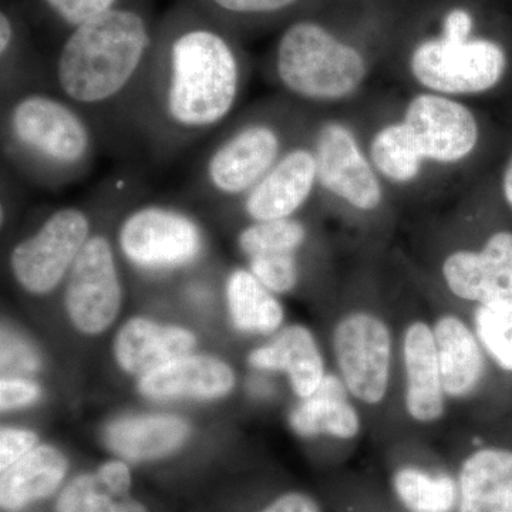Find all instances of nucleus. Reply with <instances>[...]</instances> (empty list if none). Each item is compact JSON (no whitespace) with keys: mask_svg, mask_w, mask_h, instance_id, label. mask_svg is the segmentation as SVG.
<instances>
[{"mask_svg":"<svg viewBox=\"0 0 512 512\" xmlns=\"http://www.w3.org/2000/svg\"><path fill=\"white\" fill-rule=\"evenodd\" d=\"M234 370L214 356L185 355L148 375L138 387L154 400L218 399L234 389Z\"/></svg>","mask_w":512,"mask_h":512,"instance_id":"f3484780","label":"nucleus"},{"mask_svg":"<svg viewBox=\"0 0 512 512\" xmlns=\"http://www.w3.org/2000/svg\"><path fill=\"white\" fill-rule=\"evenodd\" d=\"M123 301L119 265L110 239L92 234L64 281V306L73 325L99 335L113 325Z\"/></svg>","mask_w":512,"mask_h":512,"instance_id":"1a4fd4ad","label":"nucleus"},{"mask_svg":"<svg viewBox=\"0 0 512 512\" xmlns=\"http://www.w3.org/2000/svg\"><path fill=\"white\" fill-rule=\"evenodd\" d=\"M473 16L466 9H453L447 13L443 23V39L450 42H467L473 32Z\"/></svg>","mask_w":512,"mask_h":512,"instance_id":"4c0bfd02","label":"nucleus"},{"mask_svg":"<svg viewBox=\"0 0 512 512\" xmlns=\"http://www.w3.org/2000/svg\"><path fill=\"white\" fill-rule=\"evenodd\" d=\"M443 278L453 295L477 306L512 303V234L497 232L481 251L447 256Z\"/></svg>","mask_w":512,"mask_h":512,"instance_id":"ddd939ff","label":"nucleus"},{"mask_svg":"<svg viewBox=\"0 0 512 512\" xmlns=\"http://www.w3.org/2000/svg\"><path fill=\"white\" fill-rule=\"evenodd\" d=\"M298 2L299 0H205L215 12L234 18L272 15L289 9Z\"/></svg>","mask_w":512,"mask_h":512,"instance_id":"2f4dec72","label":"nucleus"},{"mask_svg":"<svg viewBox=\"0 0 512 512\" xmlns=\"http://www.w3.org/2000/svg\"><path fill=\"white\" fill-rule=\"evenodd\" d=\"M190 434L185 420L173 414L126 417L107 427V446L128 461H154L174 453Z\"/></svg>","mask_w":512,"mask_h":512,"instance_id":"5701e85b","label":"nucleus"},{"mask_svg":"<svg viewBox=\"0 0 512 512\" xmlns=\"http://www.w3.org/2000/svg\"><path fill=\"white\" fill-rule=\"evenodd\" d=\"M40 396V387L23 377H3L0 383V407L2 412L20 409L35 403Z\"/></svg>","mask_w":512,"mask_h":512,"instance_id":"f704fd0d","label":"nucleus"},{"mask_svg":"<svg viewBox=\"0 0 512 512\" xmlns=\"http://www.w3.org/2000/svg\"><path fill=\"white\" fill-rule=\"evenodd\" d=\"M504 194L508 204L512 207V160L510 165H508L507 173H505L504 177Z\"/></svg>","mask_w":512,"mask_h":512,"instance_id":"ea45409f","label":"nucleus"},{"mask_svg":"<svg viewBox=\"0 0 512 512\" xmlns=\"http://www.w3.org/2000/svg\"><path fill=\"white\" fill-rule=\"evenodd\" d=\"M3 151L30 180L56 187L89 170L96 137L87 114L70 101L26 90L15 94L3 114Z\"/></svg>","mask_w":512,"mask_h":512,"instance_id":"7ed1b4c3","label":"nucleus"},{"mask_svg":"<svg viewBox=\"0 0 512 512\" xmlns=\"http://www.w3.org/2000/svg\"><path fill=\"white\" fill-rule=\"evenodd\" d=\"M318 183L313 150L293 148L269 170V173L239 198L242 211L252 222L292 218L311 197Z\"/></svg>","mask_w":512,"mask_h":512,"instance_id":"4468645a","label":"nucleus"},{"mask_svg":"<svg viewBox=\"0 0 512 512\" xmlns=\"http://www.w3.org/2000/svg\"><path fill=\"white\" fill-rule=\"evenodd\" d=\"M397 500L409 512H453L457 510L458 484L446 473L406 466L393 476Z\"/></svg>","mask_w":512,"mask_h":512,"instance_id":"393cba45","label":"nucleus"},{"mask_svg":"<svg viewBox=\"0 0 512 512\" xmlns=\"http://www.w3.org/2000/svg\"><path fill=\"white\" fill-rule=\"evenodd\" d=\"M308 238V229L295 218L252 222L238 235L242 254L254 256L268 252H298Z\"/></svg>","mask_w":512,"mask_h":512,"instance_id":"bb28decb","label":"nucleus"},{"mask_svg":"<svg viewBox=\"0 0 512 512\" xmlns=\"http://www.w3.org/2000/svg\"><path fill=\"white\" fill-rule=\"evenodd\" d=\"M279 82L306 100H338L363 82L366 63L355 47L312 20H301L285 30L276 47Z\"/></svg>","mask_w":512,"mask_h":512,"instance_id":"20e7f679","label":"nucleus"},{"mask_svg":"<svg viewBox=\"0 0 512 512\" xmlns=\"http://www.w3.org/2000/svg\"><path fill=\"white\" fill-rule=\"evenodd\" d=\"M225 295L232 322L241 332L268 336L282 329L285 312L281 302L249 269L237 268L228 275Z\"/></svg>","mask_w":512,"mask_h":512,"instance_id":"b1692460","label":"nucleus"},{"mask_svg":"<svg viewBox=\"0 0 512 512\" xmlns=\"http://www.w3.org/2000/svg\"><path fill=\"white\" fill-rule=\"evenodd\" d=\"M372 160L377 170L397 183H409L420 173L423 154L406 124H392L376 134Z\"/></svg>","mask_w":512,"mask_h":512,"instance_id":"a878e982","label":"nucleus"},{"mask_svg":"<svg viewBox=\"0 0 512 512\" xmlns=\"http://www.w3.org/2000/svg\"><path fill=\"white\" fill-rule=\"evenodd\" d=\"M505 64L504 50L491 40L450 42L439 37L417 46L412 72L423 86L436 92L473 94L500 82Z\"/></svg>","mask_w":512,"mask_h":512,"instance_id":"9d476101","label":"nucleus"},{"mask_svg":"<svg viewBox=\"0 0 512 512\" xmlns=\"http://www.w3.org/2000/svg\"><path fill=\"white\" fill-rule=\"evenodd\" d=\"M473 329L484 352L505 372H512V303L477 306Z\"/></svg>","mask_w":512,"mask_h":512,"instance_id":"cd10ccee","label":"nucleus"},{"mask_svg":"<svg viewBox=\"0 0 512 512\" xmlns=\"http://www.w3.org/2000/svg\"><path fill=\"white\" fill-rule=\"evenodd\" d=\"M101 483L117 497H127L133 487V476L126 461L110 460L101 464L96 471Z\"/></svg>","mask_w":512,"mask_h":512,"instance_id":"c9c22d12","label":"nucleus"},{"mask_svg":"<svg viewBox=\"0 0 512 512\" xmlns=\"http://www.w3.org/2000/svg\"><path fill=\"white\" fill-rule=\"evenodd\" d=\"M113 512H148L146 505L136 498L127 495V497L120 498L117 501L116 507Z\"/></svg>","mask_w":512,"mask_h":512,"instance_id":"58836bf2","label":"nucleus"},{"mask_svg":"<svg viewBox=\"0 0 512 512\" xmlns=\"http://www.w3.org/2000/svg\"><path fill=\"white\" fill-rule=\"evenodd\" d=\"M117 248L128 264L147 274L190 268L205 251V234L191 214L168 204H143L117 228Z\"/></svg>","mask_w":512,"mask_h":512,"instance_id":"39448f33","label":"nucleus"},{"mask_svg":"<svg viewBox=\"0 0 512 512\" xmlns=\"http://www.w3.org/2000/svg\"><path fill=\"white\" fill-rule=\"evenodd\" d=\"M154 43L146 16L124 5L77 26L57 55V94L87 116L114 107L127 113Z\"/></svg>","mask_w":512,"mask_h":512,"instance_id":"f03ea898","label":"nucleus"},{"mask_svg":"<svg viewBox=\"0 0 512 512\" xmlns=\"http://www.w3.org/2000/svg\"><path fill=\"white\" fill-rule=\"evenodd\" d=\"M313 153L318 183L326 191L359 210L379 207L382 188L348 127L333 121L323 124L316 134Z\"/></svg>","mask_w":512,"mask_h":512,"instance_id":"9b49d317","label":"nucleus"},{"mask_svg":"<svg viewBox=\"0 0 512 512\" xmlns=\"http://www.w3.org/2000/svg\"><path fill=\"white\" fill-rule=\"evenodd\" d=\"M66 457L55 447L37 446L2 470L0 505L5 512H20L59 490L66 478Z\"/></svg>","mask_w":512,"mask_h":512,"instance_id":"4be33fe9","label":"nucleus"},{"mask_svg":"<svg viewBox=\"0 0 512 512\" xmlns=\"http://www.w3.org/2000/svg\"><path fill=\"white\" fill-rule=\"evenodd\" d=\"M349 396L339 376L326 375L319 389L292 410V430L306 439L355 440L362 431V419Z\"/></svg>","mask_w":512,"mask_h":512,"instance_id":"412c9836","label":"nucleus"},{"mask_svg":"<svg viewBox=\"0 0 512 512\" xmlns=\"http://www.w3.org/2000/svg\"><path fill=\"white\" fill-rule=\"evenodd\" d=\"M70 30L119 8L121 0H40Z\"/></svg>","mask_w":512,"mask_h":512,"instance_id":"7c9ffc66","label":"nucleus"},{"mask_svg":"<svg viewBox=\"0 0 512 512\" xmlns=\"http://www.w3.org/2000/svg\"><path fill=\"white\" fill-rule=\"evenodd\" d=\"M457 512H512V451L484 447L463 461Z\"/></svg>","mask_w":512,"mask_h":512,"instance_id":"aec40b11","label":"nucleus"},{"mask_svg":"<svg viewBox=\"0 0 512 512\" xmlns=\"http://www.w3.org/2000/svg\"><path fill=\"white\" fill-rule=\"evenodd\" d=\"M282 137L271 124H239L210 148L200 170L204 194L237 200L255 187L281 158Z\"/></svg>","mask_w":512,"mask_h":512,"instance_id":"6e6552de","label":"nucleus"},{"mask_svg":"<svg viewBox=\"0 0 512 512\" xmlns=\"http://www.w3.org/2000/svg\"><path fill=\"white\" fill-rule=\"evenodd\" d=\"M35 433L29 430L6 427L0 433V470H5L13 463L39 446Z\"/></svg>","mask_w":512,"mask_h":512,"instance_id":"72a5a7b5","label":"nucleus"},{"mask_svg":"<svg viewBox=\"0 0 512 512\" xmlns=\"http://www.w3.org/2000/svg\"><path fill=\"white\" fill-rule=\"evenodd\" d=\"M434 340L447 400H466L484 379L485 355L466 320L446 313L434 320Z\"/></svg>","mask_w":512,"mask_h":512,"instance_id":"a211bd4d","label":"nucleus"},{"mask_svg":"<svg viewBox=\"0 0 512 512\" xmlns=\"http://www.w3.org/2000/svg\"><path fill=\"white\" fill-rule=\"evenodd\" d=\"M259 512H322L315 498L299 491L279 495Z\"/></svg>","mask_w":512,"mask_h":512,"instance_id":"e433bc0d","label":"nucleus"},{"mask_svg":"<svg viewBox=\"0 0 512 512\" xmlns=\"http://www.w3.org/2000/svg\"><path fill=\"white\" fill-rule=\"evenodd\" d=\"M117 497L107 490L97 474H82L60 491L56 512H113Z\"/></svg>","mask_w":512,"mask_h":512,"instance_id":"c85d7f7f","label":"nucleus"},{"mask_svg":"<svg viewBox=\"0 0 512 512\" xmlns=\"http://www.w3.org/2000/svg\"><path fill=\"white\" fill-rule=\"evenodd\" d=\"M244 84L241 56L224 30L194 16L156 35L127 114L163 151H177L220 127Z\"/></svg>","mask_w":512,"mask_h":512,"instance_id":"f257e3e1","label":"nucleus"},{"mask_svg":"<svg viewBox=\"0 0 512 512\" xmlns=\"http://www.w3.org/2000/svg\"><path fill=\"white\" fill-rule=\"evenodd\" d=\"M248 363L254 369L284 373L292 392L301 400L312 396L326 377L318 340L303 325L286 326L276 332L271 342L252 350Z\"/></svg>","mask_w":512,"mask_h":512,"instance_id":"dca6fc26","label":"nucleus"},{"mask_svg":"<svg viewBox=\"0 0 512 512\" xmlns=\"http://www.w3.org/2000/svg\"><path fill=\"white\" fill-rule=\"evenodd\" d=\"M393 335L386 320L367 311H353L336 323L332 349L339 377L350 397L365 406H379L390 389Z\"/></svg>","mask_w":512,"mask_h":512,"instance_id":"0eeeda50","label":"nucleus"},{"mask_svg":"<svg viewBox=\"0 0 512 512\" xmlns=\"http://www.w3.org/2000/svg\"><path fill=\"white\" fill-rule=\"evenodd\" d=\"M2 367L9 372H33L39 367V357L25 340L16 338L12 333L3 332Z\"/></svg>","mask_w":512,"mask_h":512,"instance_id":"473e14b6","label":"nucleus"},{"mask_svg":"<svg viewBox=\"0 0 512 512\" xmlns=\"http://www.w3.org/2000/svg\"><path fill=\"white\" fill-rule=\"evenodd\" d=\"M92 234L89 212L83 208L62 207L50 212L35 232L13 248V278L30 295L55 291L66 281Z\"/></svg>","mask_w":512,"mask_h":512,"instance_id":"423d86ee","label":"nucleus"},{"mask_svg":"<svg viewBox=\"0 0 512 512\" xmlns=\"http://www.w3.org/2000/svg\"><path fill=\"white\" fill-rule=\"evenodd\" d=\"M298 252H268L249 256L248 269L275 295L291 292L299 282Z\"/></svg>","mask_w":512,"mask_h":512,"instance_id":"c756f323","label":"nucleus"},{"mask_svg":"<svg viewBox=\"0 0 512 512\" xmlns=\"http://www.w3.org/2000/svg\"><path fill=\"white\" fill-rule=\"evenodd\" d=\"M404 407L410 419L433 424L443 419L447 397L437 356L433 326L414 320L402 338Z\"/></svg>","mask_w":512,"mask_h":512,"instance_id":"2eb2a0df","label":"nucleus"},{"mask_svg":"<svg viewBox=\"0 0 512 512\" xmlns=\"http://www.w3.org/2000/svg\"><path fill=\"white\" fill-rule=\"evenodd\" d=\"M404 124L424 160L456 163L466 158L477 144L478 128L471 111L463 104L421 94L409 104Z\"/></svg>","mask_w":512,"mask_h":512,"instance_id":"f8f14e48","label":"nucleus"},{"mask_svg":"<svg viewBox=\"0 0 512 512\" xmlns=\"http://www.w3.org/2000/svg\"><path fill=\"white\" fill-rule=\"evenodd\" d=\"M195 343L197 339L190 330L134 318L117 333L114 353L121 369L143 377L175 359L190 355Z\"/></svg>","mask_w":512,"mask_h":512,"instance_id":"6ab92c4d","label":"nucleus"}]
</instances>
